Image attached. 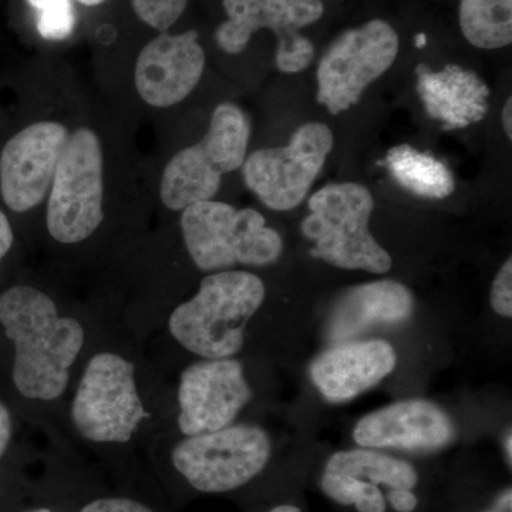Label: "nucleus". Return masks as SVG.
Segmentation results:
<instances>
[{"label":"nucleus","instance_id":"412c9836","mask_svg":"<svg viewBox=\"0 0 512 512\" xmlns=\"http://www.w3.org/2000/svg\"><path fill=\"white\" fill-rule=\"evenodd\" d=\"M222 5L228 20L218 26L215 40L228 55L244 52L258 30H275V18L268 0H224Z\"/></svg>","mask_w":512,"mask_h":512},{"label":"nucleus","instance_id":"2eb2a0df","mask_svg":"<svg viewBox=\"0 0 512 512\" xmlns=\"http://www.w3.org/2000/svg\"><path fill=\"white\" fill-rule=\"evenodd\" d=\"M417 94L427 114L444 130H460L484 119L490 89L480 76L456 64L433 72L419 64Z\"/></svg>","mask_w":512,"mask_h":512},{"label":"nucleus","instance_id":"6e6552de","mask_svg":"<svg viewBox=\"0 0 512 512\" xmlns=\"http://www.w3.org/2000/svg\"><path fill=\"white\" fill-rule=\"evenodd\" d=\"M333 144L326 124H303L288 146L261 148L245 158L241 167L245 184L271 210H293L311 190Z\"/></svg>","mask_w":512,"mask_h":512},{"label":"nucleus","instance_id":"9b49d317","mask_svg":"<svg viewBox=\"0 0 512 512\" xmlns=\"http://www.w3.org/2000/svg\"><path fill=\"white\" fill-rule=\"evenodd\" d=\"M244 367L237 360L204 359L184 370L178 389V427L185 436L231 426L251 400Z\"/></svg>","mask_w":512,"mask_h":512},{"label":"nucleus","instance_id":"aec40b11","mask_svg":"<svg viewBox=\"0 0 512 512\" xmlns=\"http://www.w3.org/2000/svg\"><path fill=\"white\" fill-rule=\"evenodd\" d=\"M458 20L467 42L478 49L511 45L512 0H460Z\"/></svg>","mask_w":512,"mask_h":512},{"label":"nucleus","instance_id":"1a4fd4ad","mask_svg":"<svg viewBox=\"0 0 512 512\" xmlns=\"http://www.w3.org/2000/svg\"><path fill=\"white\" fill-rule=\"evenodd\" d=\"M399 45L396 30L382 19L342 33L320 59V106L332 114L355 106L367 87L393 66Z\"/></svg>","mask_w":512,"mask_h":512},{"label":"nucleus","instance_id":"0eeeda50","mask_svg":"<svg viewBox=\"0 0 512 512\" xmlns=\"http://www.w3.org/2000/svg\"><path fill=\"white\" fill-rule=\"evenodd\" d=\"M271 457V441L256 426H228L197 434L173 450V464L202 493H227L258 476Z\"/></svg>","mask_w":512,"mask_h":512},{"label":"nucleus","instance_id":"f3484780","mask_svg":"<svg viewBox=\"0 0 512 512\" xmlns=\"http://www.w3.org/2000/svg\"><path fill=\"white\" fill-rule=\"evenodd\" d=\"M224 170L202 143L184 148L171 158L161 177L160 197L168 210L183 211L211 201L221 187Z\"/></svg>","mask_w":512,"mask_h":512},{"label":"nucleus","instance_id":"cd10ccee","mask_svg":"<svg viewBox=\"0 0 512 512\" xmlns=\"http://www.w3.org/2000/svg\"><path fill=\"white\" fill-rule=\"evenodd\" d=\"M387 498L397 512H412L419 503L412 490H404V488H392Z\"/></svg>","mask_w":512,"mask_h":512},{"label":"nucleus","instance_id":"b1692460","mask_svg":"<svg viewBox=\"0 0 512 512\" xmlns=\"http://www.w3.org/2000/svg\"><path fill=\"white\" fill-rule=\"evenodd\" d=\"M133 9L138 18L146 25L161 33L181 18L187 8L188 0H133Z\"/></svg>","mask_w":512,"mask_h":512},{"label":"nucleus","instance_id":"dca6fc26","mask_svg":"<svg viewBox=\"0 0 512 512\" xmlns=\"http://www.w3.org/2000/svg\"><path fill=\"white\" fill-rule=\"evenodd\" d=\"M414 299L397 281H376L349 289L336 303L328 323V338L343 342L377 325H394L412 316Z\"/></svg>","mask_w":512,"mask_h":512},{"label":"nucleus","instance_id":"393cba45","mask_svg":"<svg viewBox=\"0 0 512 512\" xmlns=\"http://www.w3.org/2000/svg\"><path fill=\"white\" fill-rule=\"evenodd\" d=\"M315 57V47L311 40L302 33L278 40L276 49V66L284 73H299L308 69Z\"/></svg>","mask_w":512,"mask_h":512},{"label":"nucleus","instance_id":"7ed1b4c3","mask_svg":"<svg viewBox=\"0 0 512 512\" xmlns=\"http://www.w3.org/2000/svg\"><path fill=\"white\" fill-rule=\"evenodd\" d=\"M375 201L363 185L330 184L309 200V215L302 232L315 242L312 255L340 269H362L386 274L392 258L377 244L369 229Z\"/></svg>","mask_w":512,"mask_h":512},{"label":"nucleus","instance_id":"c85d7f7f","mask_svg":"<svg viewBox=\"0 0 512 512\" xmlns=\"http://www.w3.org/2000/svg\"><path fill=\"white\" fill-rule=\"evenodd\" d=\"M13 231L8 217L0 211V261L5 258L13 245Z\"/></svg>","mask_w":512,"mask_h":512},{"label":"nucleus","instance_id":"5701e85b","mask_svg":"<svg viewBox=\"0 0 512 512\" xmlns=\"http://www.w3.org/2000/svg\"><path fill=\"white\" fill-rule=\"evenodd\" d=\"M37 13V32L43 39L59 42L72 35L76 23L72 0H56Z\"/></svg>","mask_w":512,"mask_h":512},{"label":"nucleus","instance_id":"7c9ffc66","mask_svg":"<svg viewBox=\"0 0 512 512\" xmlns=\"http://www.w3.org/2000/svg\"><path fill=\"white\" fill-rule=\"evenodd\" d=\"M512 100L511 97L505 101L503 109V126L505 134H507L508 140L512 138Z\"/></svg>","mask_w":512,"mask_h":512},{"label":"nucleus","instance_id":"bb28decb","mask_svg":"<svg viewBox=\"0 0 512 512\" xmlns=\"http://www.w3.org/2000/svg\"><path fill=\"white\" fill-rule=\"evenodd\" d=\"M82 512H154L146 505L128 498H103L87 504Z\"/></svg>","mask_w":512,"mask_h":512},{"label":"nucleus","instance_id":"f8f14e48","mask_svg":"<svg viewBox=\"0 0 512 512\" xmlns=\"http://www.w3.org/2000/svg\"><path fill=\"white\" fill-rule=\"evenodd\" d=\"M205 53L195 30L161 33L141 50L134 83L148 106L167 109L187 99L200 83Z\"/></svg>","mask_w":512,"mask_h":512},{"label":"nucleus","instance_id":"2f4dec72","mask_svg":"<svg viewBox=\"0 0 512 512\" xmlns=\"http://www.w3.org/2000/svg\"><path fill=\"white\" fill-rule=\"evenodd\" d=\"M488 512H511V490L505 491L500 498H498L497 504L493 510Z\"/></svg>","mask_w":512,"mask_h":512},{"label":"nucleus","instance_id":"4be33fe9","mask_svg":"<svg viewBox=\"0 0 512 512\" xmlns=\"http://www.w3.org/2000/svg\"><path fill=\"white\" fill-rule=\"evenodd\" d=\"M325 494L340 504L355 505L359 512H384L386 501L376 484L340 474L325 473L322 477Z\"/></svg>","mask_w":512,"mask_h":512},{"label":"nucleus","instance_id":"f257e3e1","mask_svg":"<svg viewBox=\"0 0 512 512\" xmlns=\"http://www.w3.org/2000/svg\"><path fill=\"white\" fill-rule=\"evenodd\" d=\"M0 323L15 345L13 382L19 393L43 402L62 396L84 345L82 325L59 316L49 295L26 285L0 295Z\"/></svg>","mask_w":512,"mask_h":512},{"label":"nucleus","instance_id":"a211bd4d","mask_svg":"<svg viewBox=\"0 0 512 512\" xmlns=\"http://www.w3.org/2000/svg\"><path fill=\"white\" fill-rule=\"evenodd\" d=\"M382 165L400 187L419 197L443 200L456 187L453 174L443 161L409 144L393 147Z\"/></svg>","mask_w":512,"mask_h":512},{"label":"nucleus","instance_id":"9d476101","mask_svg":"<svg viewBox=\"0 0 512 512\" xmlns=\"http://www.w3.org/2000/svg\"><path fill=\"white\" fill-rule=\"evenodd\" d=\"M69 137L62 123L39 121L5 144L0 153V194L10 210L28 212L42 204Z\"/></svg>","mask_w":512,"mask_h":512},{"label":"nucleus","instance_id":"6ab92c4d","mask_svg":"<svg viewBox=\"0 0 512 512\" xmlns=\"http://www.w3.org/2000/svg\"><path fill=\"white\" fill-rule=\"evenodd\" d=\"M325 473L355 477L367 483L404 490H412L419 480L414 468L406 461L370 450L340 451L333 454Z\"/></svg>","mask_w":512,"mask_h":512},{"label":"nucleus","instance_id":"e433bc0d","mask_svg":"<svg viewBox=\"0 0 512 512\" xmlns=\"http://www.w3.org/2000/svg\"><path fill=\"white\" fill-rule=\"evenodd\" d=\"M424 45H426V36H424V35L417 36V46L421 47Z\"/></svg>","mask_w":512,"mask_h":512},{"label":"nucleus","instance_id":"20e7f679","mask_svg":"<svg viewBox=\"0 0 512 512\" xmlns=\"http://www.w3.org/2000/svg\"><path fill=\"white\" fill-rule=\"evenodd\" d=\"M185 247L205 272L228 271L241 264H274L282 254L281 235L266 225L261 212L237 210L227 202L204 201L181 215Z\"/></svg>","mask_w":512,"mask_h":512},{"label":"nucleus","instance_id":"ddd939ff","mask_svg":"<svg viewBox=\"0 0 512 512\" xmlns=\"http://www.w3.org/2000/svg\"><path fill=\"white\" fill-rule=\"evenodd\" d=\"M454 426L436 404L426 400L394 403L367 414L353 431V439L367 448L431 451L447 446Z\"/></svg>","mask_w":512,"mask_h":512},{"label":"nucleus","instance_id":"c756f323","mask_svg":"<svg viewBox=\"0 0 512 512\" xmlns=\"http://www.w3.org/2000/svg\"><path fill=\"white\" fill-rule=\"evenodd\" d=\"M10 434H12V419L9 410L0 403V458L8 448Z\"/></svg>","mask_w":512,"mask_h":512},{"label":"nucleus","instance_id":"f03ea898","mask_svg":"<svg viewBox=\"0 0 512 512\" xmlns=\"http://www.w3.org/2000/svg\"><path fill=\"white\" fill-rule=\"evenodd\" d=\"M264 299V282L251 272H215L171 313V335L204 359H227L244 346L245 328Z\"/></svg>","mask_w":512,"mask_h":512},{"label":"nucleus","instance_id":"72a5a7b5","mask_svg":"<svg viewBox=\"0 0 512 512\" xmlns=\"http://www.w3.org/2000/svg\"><path fill=\"white\" fill-rule=\"evenodd\" d=\"M269 512H302L298 507L291 504L278 505V507L272 508Z\"/></svg>","mask_w":512,"mask_h":512},{"label":"nucleus","instance_id":"4468645a","mask_svg":"<svg viewBox=\"0 0 512 512\" xmlns=\"http://www.w3.org/2000/svg\"><path fill=\"white\" fill-rule=\"evenodd\" d=\"M396 362L393 346L384 340L339 343L313 360L312 382L329 402H348L382 382Z\"/></svg>","mask_w":512,"mask_h":512},{"label":"nucleus","instance_id":"a878e982","mask_svg":"<svg viewBox=\"0 0 512 512\" xmlns=\"http://www.w3.org/2000/svg\"><path fill=\"white\" fill-rule=\"evenodd\" d=\"M491 306L504 318L512 316V261L508 258L495 276L491 288Z\"/></svg>","mask_w":512,"mask_h":512},{"label":"nucleus","instance_id":"473e14b6","mask_svg":"<svg viewBox=\"0 0 512 512\" xmlns=\"http://www.w3.org/2000/svg\"><path fill=\"white\" fill-rule=\"evenodd\" d=\"M26 2H28L33 9L39 12V10L46 8L47 5H50L52 2H56V0H26Z\"/></svg>","mask_w":512,"mask_h":512},{"label":"nucleus","instance_id":"c9c22d12","mask_svg":"<svg viewBox=\"0 0 512 512\" xmlns=\"http://www.w3.org/2000/svg\"><path fill=\"white\" fill-rule=\"evenodd\" d=\"M76 2L82 3L84 6H97L106 2V0H76Z\"/></svg>","mask_w":512,"mask_h":512},{"label":"nucleus","instance_id":"423d86ee","mask_svg":"<svg viewBox=\"0 0 512 512\" xmlns=\"http://www.w3.org/2000/svg\"><path fill=\"white\" fill-rule=\"evenodd\" d=\"M137 392L136 367L114 353L87 363L72 404L74 427L94 443H127L148 419Z\"/></svg>","mask_w":512,"mask_h":512},{"label":"nucleus","instance_id":"4c0bfd02","mask_svg":"<svg viewBox=\"0 0 512 512\" xmlns=\"http://www.w3.org/2000/svg\"><path fill=\"white\" fill-rule=\"evenodd\" d=\"M28 512H53V511L47 510V508H37V510H32V511H28Z\"/></svg>","mask_w":512,"mask_h":512},{"label":"nucleus","instance_id":"f704fd0d","mask_svg":"<svg viewBox=\"0 0 512 512\" xmlns=\"http://www.w3.org/2000/svg\"><path fill=\"white\" fill-rule=\"evenodd\" d=\"M511 439H512L511 431H508L507 437H505L504 447H505V451H507L508 461H510V463H511V460H512Z\"/></svg>","mask_w":512,"mask_h":512},{"label":"nucleus","instance_id":"39448f33","mask_svg":"<svg viewBox=\"0 0 512 512\" xmlns=\"http://www.w3.org/2000/svg\"><path fill=\"white\" fill-rule=\"evenodd\" d=\"M104 156L100 138L77 128L63 148L47 202V231L60 244L92 237L104 220Z\"/></svg>","mask_w":512,"mask_h":512}]
</instances>
